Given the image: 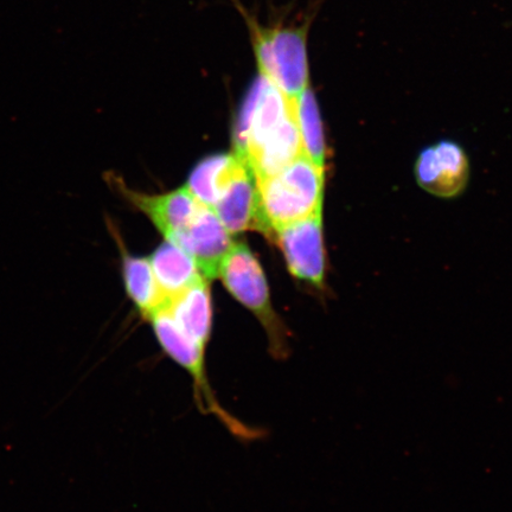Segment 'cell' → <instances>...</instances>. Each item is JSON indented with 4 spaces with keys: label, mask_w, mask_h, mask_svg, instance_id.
<instances>
[{
    "label": "cell",
    "mask_w": 512,
    "mask_h": 512,
    "mask_svg": "<svg viewBox=\"0 0 512 512\" xmlns=\"http://www.w3.org/2000/svg\"><path fill=\"white\" fill-rule=\"evenodd\" d=\"M232 236L215 211L202 204L194 220L169 242L184 249L209 280L219 277L222 262L235 243Z\"/></svg>",
    "instance_id": "7"
},
{
    "label": "cell",
    "mask_w": 512,
    "mask_h": 512,
    "mask_svg": "<svg viewBox=\"0 0 512 512\" xmlns=\"http://www.w3.org/2000/svg\"><path fill=\"white\" fill-rule=\"evenodd\" d=\"M211 209L232 235L249 229L262 232L258 184L241 158Z\"/></svg>",
    "instance_id": "9"
},
{
    "label": "cell",
    "mask_w": 512,
    "mask_h": 512,
    "mask_svg": "<svg viewBox=\"0 0 512 512\" xmlns=\"http://www.w3.org/2000/svg\"><path fill=\"white\" fill-rule=\"evenodd\" d=\"M271 238L283 251L293 277L322 288L325 279V248L322 211L274 230Z\"/></svg>",
    "instance_id": "6"
},
{
    "label": "cell",
    "mask_w": 512,
    "mask_h": 512,
    "mask_svg": "<svg viewBox=\"0 0 512 512\" xmlns=\"http://www.w3.org/2000/svg\"><path fill=\"white\" fill-rule=\"evenodd\" d=\"M262 233L306 219L323 209L324 168L304 153L277 174L256 179Z\"/></svg>",
    "instance_id": "3"
},
{
    "label": "cell",
    "mask_w": 512,
    "mask_h": 512,
    "mask_svg": "<svg viewBox=\"0 0 512 512\" xmlns=\"http://www.w3.org/2000/svg\"><path fill=\"white\" fill-rule=\"evenodd\" d=\"M166 310L185 334L208 348L213 325V307L208 279L204 278L189 290L166 303Z\"/></svg>",
    "instance_id": "11"
},
{
    "label": "cell",
    "mask_w": 512,
    "mask_h": 512,
    "mask_svg": "<svg viewBox=\"0 0 512 512\" xmlns=\"http://www.w3.org/2000/svg\"><path fill=\"white\" fill-rule=\"evenodd\" d=\"M149 320L160 348L191 376L198 408L203 413L214 415L236 437L246 440L255 438L256 433L252 428L241 424L217 401L207 374L206 354L208 348H204L203 345L198 344L185 334L165 307L153 313Z\"/></svg>",
    "instance_id": "5"
},
{
    "label": "cell",
    "mask_w": 512,
    "mask_h": 512,
    "mask_svg": "<svg viewBox=\"0 0 512 512\" xmlns=\"http://www.w3.org/2000/svg\"><path fill=\"white\" fill-rule=\"evenodd\" d=\"M235 155L248 165L255 179L277 174L303 155L293 101L260 75L236 125Z\"/></svg>",
    "instance_id": "1"
},
{
    "label": "cell",
    "mask_w": 512,
    "mask_h": 512,
    "mask_svg": "<svg viewBox=\"0 0 512 512\" xmlns=\"http://www.w3.org/2000/svg\"><path fill=\"white\" fill-rule=\"evenodd\" d=\"M150 262L166 303L204 279L195 260L184 249L169 241L153 253Z\"/></svg>",
    "instance_id": "12"
},
{
    "label": "cell",
    "mask_w": 512,
    "mask_h": 512,
    "mask_svg": "<svg viewBox=\"0 0 512 512\" xmlns=\"http://www.w3.org/2000/svg\"><path fill=\"white\" fill-rule=\"evenodd\" d=\"M121 190L134 206L149 217L159 232L165 236L166 241L181 233L202 207V203L198 202L187 188L152 196L124 187Z\"/></svg>",
    "instance_id": "10"
},
{
    "label": "cell",
    "mask_w": 512,
    "mask_h": 512,
    "mask_svg": "<svg viewBox=\"0 0 512 512\" xmlns=\"http://www.w3.org/2000/svg\"><path fill=\"white\" fill-rule=\"evenodd\" d=\"M247 23L258 75L270 81L288 100L310 87L307 32L309 25H265L238 6Z\"/></svg>",
    "instance_id": "2"
},
{
    "label": "cell",
    "mask_w": 512,
    "mask_h": 512,
    "mask_svg": "<svg viewBox=\"0 0 512 512\" xmlns=\"http://www.w3.org/2000/svg\"><path fill=\"white\" fill-rule=\"evenodd\" d=\"M415 176L420 187L443 198L456 197L466 188L470 164L462 146L444 140L426 147L416 160Z\"/></svg>",
    "instance_id": "8"
},
{
    "label": "cell",
    "mask_w": 512,
    "mask_h": 512,
    "mask_svg": "<svg viewBox=\"0 0 512 512\" xmlns=\"http://www.w3.org/2000/svg\"><path fill=\"white\" fill-rule=\"evenodd\" d=\"M217 278L259 320L266 332L268 352L274 360H286L291 354L290 332L273 309L265 274L251 249L235 242Z\"/></svg>",
    "instance_id": "4"
},
{
    "label": "cell",
    "mask_w": 512,
    "mask_h": 512,
    "mask_svg": "<svg viewBox=\"0 0 512 512\" xmlns=\"http://www.w3.org/2000/svg\"><path fill=\"white\" fill-rule=\"evenodd\" d=\"M293 107L304 155L324 168L326 145L323 123L311 87L293 101Z\"/></svg>",
    "instance_id": "15"
},
{
    "label": "cell",
    "mask_w": 512,
    "mask_h": 512,
    "mask_svg": "<svg viewBox=\"0 0 512 512\" xmlns=\"http://www.w3.org/2000/svg\"><path fill=\"white\" fill-rule=\"evenodd\" d=\"M240 162L238 155H216L208 157L198 164L190 175L187 188L196 200L213 208L220 196L224 184L233 174L235 166Z\"/></svg>",
    "instance_id": "14"
},
{
    "label": "cell",
    "mask_w": 512,
    "mask_h": 512,
    "mask_svg": "<svg viewBox=\"0 0 512 512\" xmlns=\"http://www.w3.org/2000/svg\"><path fill=\"white\" fill-rule=\"evenodd\" d=\"M124 279L128 296L147 320L165 306L166 298L160 291L149 259L126 255Z\"/></svg>",
    "instance_id": "13"
}]
</instances>
